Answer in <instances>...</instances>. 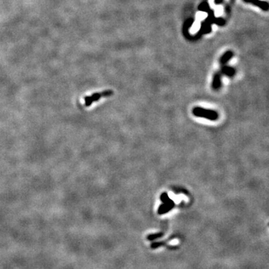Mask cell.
I'll return each mask as SVG.
<instances>
[{"instance_id": "cell-1", "label": "cell", "mask_w": 269, "mask_h": 269, "mask_svg": "<svg viewBox=\"0 0 269 269\" xmlns=\"http://www.w3.org/2000/svg\"><path fill=\"white\" fill-rule=\"evenodd\" d=\"M192 113L195 117H203V118H206L207 120H212V121L217 120L218 119V113L216 111L203 109L200 106L194 108L192 109Z\"/></svg>"}, {"instance_id": "cell-2", "label": "cell", "mask_w": 269, "mask_h": 269, "mask_svg": "<svg viewBox=\"0 0 269 269\" xmlns=\"http://www.w3.org/2000/svg\"><path fill=\"white\" fill-rule=\"evenodd\" d=\"M112 94H113V91L112 90H106V91H104L102 92L94 93V94H91V96H88V97H84V105L86 107L90 106V105H92L93 102H97L102 97H111Z\"/></svg>"}, {"instance_id": "cell-3", "label": "cell", "mask_w": 269, "mask_h": 269, "mask_svg": "<svg viewBox=\"0 0 269 269\" xmlns=\"http://www.w3.org/2000/svg\"><path fill=\"white\" fill-rule=\"evenodd\" d=\"M174 206H175V203H174V200H170L169 201L166 202V203H164L163 204H161L160 206H159V210H158V212L159 214H164V213L167 212H169L172 208H174Z\"/></svg>"}, {"instance_id": "cell-4", "label": "cell", "mask_w": 269, "mask_h": 269, "mask_svg": "<svg viewBox=\"0 0 269 269\" xmlns=\"http://www.w3.org/2000/svg\"><path fill=\"white\" fill-rule=\"evenodd\" d=\"M221 76H220L219 73H215L214 78H213L212 81V88L217 91L221 88Z\"/></svg>"}, {"instance_id": "cell-5", "label": "cell", "mask_w": 269, "mask_h": 269, "mask_svg": "<svg viewBox=\"0 0 269 269\" xmlns=\"http://www.w3.org/2000/svg\"><path fill=\"white\" fill-rule=\"evenodd\" d=\"M224 74L228 76H233L235 74V70L232 67H223L222 71H221Z\"/></svg>"}, {"instance_id": "cell-6", "label": "cell", "mask_w": 269, "mask_h": 269, "mask_svg": "<svg viewBox=\"0 0 269 269\" xmlns=\"http://www.w3.org/2000/svg\"><path fill=\"white\" fill-rule=\"evenodd\" d=\"M160 200H161V201L163 203H166V202L169 201V200H170L171 199H170V197H169L168 195H167V193H166V192H164V193H162L161 195Z\"/></svg>"}]
</instances>
